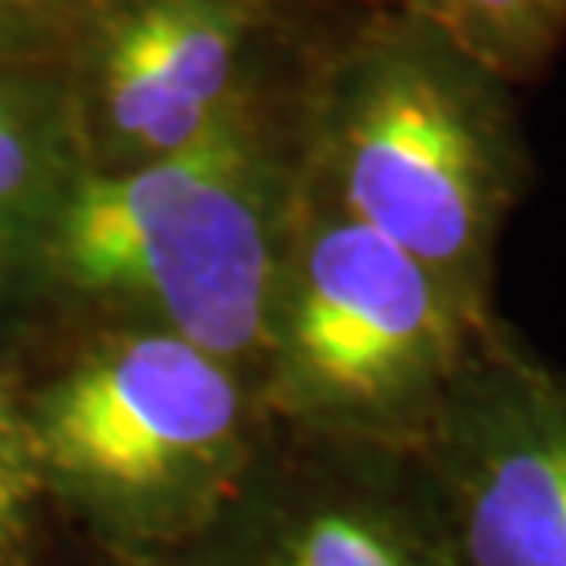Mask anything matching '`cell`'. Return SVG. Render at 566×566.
<instances>
[{"mask_svg":"<svg viewBox=\"0 0 566 566\" xmlns=\"http://www.w3.org/2000/svg\"><path fill=\"white\" fill-rule=\"evenodd\" d=\"M302 191L305 82L191 151L77 169L11 269L22 338L151 327L258 390Z\"/></svg>","mask_w":566,"mask_h":566,"instance_id":"1","label":"cell"},{"mask_svg":"<svg viewBox=\"0 0 566 566\" xmlns=\"http://www.w3.org/2000/svg\"><path fill=\"white\" fill-rule=\"evenodd\" d=\"M537 163L518 88L423 19L335 11L305 74V180L496 313V258Z\"/></svg>","mask_w":566,"mask_h":566,"instance_id":"2","label":"cell"},{"mask_svg":"<svg viewBox=\"0 0 566 566\" xmlns=\"http://www.w3.org/2000/svg\"><path fill=\"white\" fill-rule=\"evenodd\" d=\"M19 390L49 504L133 566L210 526L269 434L254 382L188 338L151 327L66 332Z\"/></svg>","mask_w":566,"mask_h":566,"instance_id":"3","label":"cell"},{"mask_svg":"<svg viewBox=\"0 0 566 566\" xmlns=\"http://www.w3.org/2000/svg\"><path fill=\"white\" fill-rule=\"evenodd\" d=\"M496 316L305 180L258 398L269 423L412 452Z\"/></svg>","mask_w":566,"mask_h":566,"instance_id":"4","label":"cell"},{"mask_svg":"<svg viewBox=\"0 0 566 566\" xmlns=\"http://www.w3.org/2000/svg\"><path fill=\"white\" fill-rule=\"evenodd\" d=\"M327 19L265 0H93L55 55L77 166L158 163L291 96Z\"/></svg>","mask_w":566,"mask_h":566,"instance_id":"5","label":"cell"},{"mask_svg":"<svg viewBox=\"0 0 566 566\" xmlns=\"http://www.w3.org/2000/svg\"><path fill=\"white\" fill-rule=\"evenodd\" d=\"M412 463L446 566H566V371L504 316Z\"/></svg>","mask_w":566,"mask_h":566,"instance_id":"6","label":"cell"},{"mask_svg":"<svg viewBox=\"0 0 566 566\" xmlns=\"http://www.w3.org/2000/svg\"><path fill=\"white\" fill-rule=\"evenodd\" d=\"M151 566H446L412 452L269 423L235 493Z\"/></svg>","mask_w":566,"mask_h":566,"instance_id":"7","label":"cell"},{"mask_svg":"<svg viewBox=\"0 0 566 566\" xmlns=\"http://www.w3.org/2000/svg\"><path fill=\"white\" fill-rule=\"evenodd\" d=\"M77 169L55 63L0 60V254L11 269Z\"/></svg>","mask_w":566,"mask_h":566,"instance_id":"8","label":"cell"},{"mask_svg":"<svg viewBox=\"0 0 566 566\" xmlns=\"http://www.w3.org/2000/svg\"><path fill=\"white\" fill-rule=\"evenodd\" d=\"M430 22L515 88L545 77L566 44V0H365Z\"/></svg>","mask_w":566,"mask_h":566,"instance_id":"9","label":"cell"},{"mask_svg":"<svg viewBox=\"0 0 566 566\" xmlns=\"http://www.w3.org/2000/svg\"><path fill=\"white\" fill-rule=\"evenodd\" d=\"M44 504L19 387L0 371V566H30Z\"/></svg>","mask_w":566,"mask_h":566,"instance_id":"10","label":"cell"},{"mask_svg":"<svg viewBox=\"0 0 566 566\" xmlns=\"http://www.w3.org/2000/svg\"><path fill=\"white\" fill-rule=\"evenodd\" d=\"M93 0H0V60L55 63Z\"/></svg>","mask_w":566,"mask_h":566,"instance_id":"11","label":"cell"},{"mask_svg":"<svg viewBox=\"0 0 566 566\" xmlns=\"http://www.w3.org/2000/svg\"><path fill=\"white\" fill-rule=\"evenodd\" d=\"M22 335V321H19V298H15V280H11L8 269H0V354L19 343Z\"/></svg>","mask_w":566,"mask_h":566,"instance_id":"12","label":"cell"},{"mask_svg":"<svg viewBox=\"0 0 566 566\" xmlns=\"http://www.w3.org/2000/svg\"><path fill=\"white\" fill-rule=\"evenodd\" d=\"M265 4L294 11V15H335V11L365 4V0H265Z\"/></svg>","mask_w":566,"mask_h":566,"instance_id":"13","label":"cell"}]
</instances>
